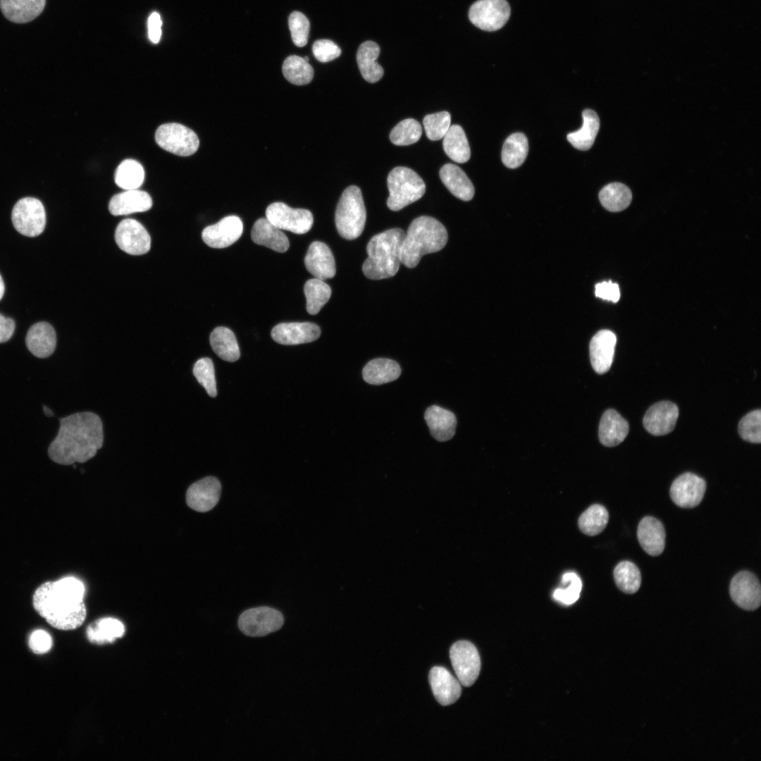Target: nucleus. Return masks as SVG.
<instances>
[{
    "label": "nucleus",
    "instance_id": "1",
    "mask_svg": "<svg viewBox=\"0 0 761 761\" xmlns=\"http://www.w3.org/2000/svg\"><path fill=\"white\" fill-rule=\"evenodd\" d=\"M56 438L48 448L49 458L61 465L83 463L94 457L104 441L100 417L91 412H82L59 419Z\"/></svg>",
    "mask_w": 761,
    "mask_h": 761
},
{
    "label": "nucleus",
    "instance_id": "2",
    "mask_svg": "<svg viewBox=\"0 0 761 761\" xmlns=\"http://www.w3.org/2000/svg\"><path fill=\"white\" fill-rule=\"evenodd\" d=\"M85 591L83 583L73 576L47 581L35 591L33 606L53 627L73 630L81 626L86 617Z\"/></svg>",
    "mask_w": 761,
    "mask_h": 761
},
{
    "label": "nucleus",
    "instance_id": "3",
    "mask_svg": "<svg viewBox=\"0 0 761 761\" xmlns=\"http://www.w3.org/2000/svg\"><path fill=\"white\" fill-rule=\"evenodd\" d=\"M447 240V230L440 221L431 216H419L411 223L404 235L400 261L407 268H414L423 256L441 250Z\"/></svg>",
    "mask_w": 761,
    "mask_h": 761
},
{
    "label": "nucleus",
    "instance_id": "4",
    "mask_svg": "<svg viewBox=\"0 0 761 761\" xmlns=\"http://www.w3.org/2000/svg\"><path fill=\"white\" fill-rule=\"evenodd\" d=\"M405 235L399 228L386 230L373 236L366 246L368 257L362 265L365 276L381 280L394 276L400 265L401 246Z\"/></svg>",
    "mask_w": 761,
    "mask_h": 761
},
{
    "label": "nucleus",
    "instance_id": "5",
    "mask_svg": "<svg viewBox=\"0 0 761 761\" xmlns=\"http://www.w3.org/2000/svg\"><path fill=\"white\" fill-rule=\"evenodd\" d=\"M366 218L361 190L355 185L347 187L338 203L335 222L338 233L347 240L357 238L363 232Z\"/></svg>",
    "mask_w": 761,
    "mask_h": 761
},
{
    "label": "nucleus",
    "instance_id": "6",
    "mask_svg": "<svg viewBox=\"0 0 761 761\" xmlns=\"http://www.w3.org/2000/svg\"><path fill=\"white\" fill-rule=\"evenodd\" d=\"M389 197L387 206L392 211H399L419 200L424 194L426 185L422 178L412 169L398 166L388 176Z\"/></svg>",
    "mask_w": 761,
    "mask_h": 761
},
{
    "label": "nucleus",
    "instance_id": "7",
    "mask_svg": "<svg viewBox=\"0 0 761 761\" xmlns=\"http://www.w3.org/2000/svg\"><path fill=\"white\" fill-rule=\"evenodd\" d=\"M155 140L162 149L181 156L194 154L199 145V138L192 130L176 123L160 125L156 131Z\"/></svg>",
    "mask_w": 761,
    "mask_h": 761
},
{
    "label": "nucleus",
    "instance_id": "8",
    "mask_svg": "<svg viewBox=\"0 0 761 761\" xmlns=\"http://www.w3.org/2000/svg\"><path fill=\"white\" fill-rule=\"evenodd\" d=\"M284 624L282 613L274 608L261 606L248 609L239 617L240 631L251 637L265 636L281 629Z\"/></svg>",
    "mask_w": 761,
    "mask_h": 761
},
{
    "label": "nucleus",
    "instance_id": "9",
    "mask_svg": "<svg viewBox=\"0 0 761 761\" xmlns=\"http://www.w3.org/2000/svg\"><path fill=\"white\" fill-rule=\"evenodd\" d=\"M11 220L15 229L19 233L27 237H36L45 228L44 207L38 199L24 197L14 205Z\"/></svg>",
    "mask_w": 761,
    "mask_h": 761
},
{
    "label": "nucleus",
    "instance_id": "10",
    "mask_svg": "<svg viewBox=\"0 0 761 761\" xmlns=\"http://www.w3.org/2000/svg\"><path fill=\"white\" fill-rule=\"evenodd\" d=\"M510 16L506 0H478L469 8V18L477 27L495 31L505 25Z\"/></svg>",
    "mask_w": 761,
    "mask_h": 761
},
{
    "label": "nucleus",
    "instance_id": "11",
    "mask_svg": "<svg viewBox=\"0 0 761 761\" xmlns=\"http://www.w3.org/2000/svg\"><path fill=\"white\" fill-rule=\"evenodd\" d=\"M450 657L458 681L464 686H471L478 676L481 660L475 645L467 641L454 643Z\"/></svg>",
    "mask_w": 761,
    "mask_h": 761
},
{
    "label": "nucleus",
    "instance_id": "12",
    "mask_svg": "<svg viewBox=\"0 0 761 761\" xmlns=\"http://www.w3.org/2000/svg\"><path fill=\"white\" fill-rule=\"evenodd\" d=\"M266 218L280 230L295 234L307 233L313 225L311 212L304 209H292L283 202L271 204L266 210Z\"/></svg>",
    "mask_w": 761,
    "mask_h": 761
},
{
    "label": "nucleus",
    "instance_id": "13",
    "mask_svg": "<svg viewBox=\"0 0 761 761\" xmlns=\"http://www.w3.org/2000/svg\"><path fill=\"white\" fill-rule=\"evenodd\" d=\"M115 240L120 249L131 255H141L149 252L150 236L137 221L126 218L121 221L115 232Z\"/></svg>",
    "mask_w": 761,
    "mask_h": 761
},
{
    "label": "nucleus",
    "instance_id": "14",
    "mask_svg": "<svg viewBox=\"0 0 761 761\" xmlns=\"http://www.w3.org/2000/svg\"><path fill=\"white\" fill-rule=\"evenodd\" d=\"M706 483L703 478L693 473L679 476L670 488V497L675 505L683 508L698 506L703 499Z\"/></svg>",
    "mask_w": 761,
    "mask_h": 761
},
{
    "label": "nucleus",
    "instance_id": "15",
    "mask_svg": "<svg viewBox=\"0 0 761 761\" xmlns=\"http://www.w3.org/2000/svg\"><path fill=\"white\" fill-rule=\"evenodd\" d=\"M729 593L732 600L743 610L753 611L760 606V583L750 571L737 573L731 581Z\"/></svg>",
    "mask_w": 761,
    "mask_h": 761
},
{
    "label": "nucleus",
    "instance_id": "16",
    "mask_svg": "<svg viewBox=\"0 0 761 761\" xmlns=\"http://www.w3.org/2000/svg\"><path fill=\"white\" fill-rule=\"evenodd\" d=\"M221 492L220 481L214 476H207L192 483L186 493L187 505L199 512H206L218 503Z\"/></svg>",
    "mask_w": 761,
    "mask_h": 761
},
{
    "label": "nucleus",
    "instance_id": "17",
    "mask_svg": "<svg viewBox=\"0 0 761 761\" xmlns=\"http://www.w3.org/2000/svg\"><path fill=\"white\" fill-rule=\"evenodd\" d=\"M242 231L241 219L237 216H228L217 223L206 227L202 233V237L208 246L221 249L235 242Z\"/></svg>",
    "mask_w": 761,
    "mask_h": 761
},
{
    "label": "nucleus",
    "instance_id": "18",
    "mask_svg": "<svg viewBox=\"0 0 761 761\" xmlns=\"http://www.w3.org/2000/svg\"><path fill=\"white\" fill-rule=\"evenodd\" d=\"M679 416V408L673 402L662 401L652 405L643 417L646 431L654 435H664L672 432Z\"/></svg>",
    "mask_w": 761,
    "mask_h": 761
},
{
    "label": "nucleus",
    "instance_id": "19",
    "mask_svg": "<svg viewBox=\"0 0 761 761\" xmlns=\"http://www.w3.org/2000/svg\"><path fill=\"white\" fill-rule=\"evenodd\" d=\"M276 342L295 345L313 342L321 335L318 326L310 322L281 323L274 326L271 333Z\"/></svg>",
    "mask_w": 761,
    "mask_h": 761
},
{
    "label": "nucleus",
    "instance_id": "20",
    "mask_svg": "<svg viewBox=\"0 0 761 761\" xmlns=\"http://www.w3.org/2000/svg\"><path fill=\"white\" fill-rule=\"evenodd\" d=\"M617 342L615 334L609 330L598 331L589 345L590 363L598 374L607 372L612 364Z\"/></svg>",
    "mask_w": 761,
    "mask_h": 761
},
{
    "label": "nucleus",
    "instance_id": "21",
    "mask_svg": "<svg viewBox=\"0 0 761 761\" xmlns=\"http://www.w3.org/2000/svg\"><path fill=\"white\" fill-rule=\"evenodd\" d=\"M307 271L315 278L322 280L334 277L336 272L335 262L330 249L323 242H312L304 257Z\"/></svg>",
    "mask_w": 761,
    "mask_h": 761
},
{
    "label": "nucleus",
    "instance_id": "22",
    "mask_svg": "<svg viewBox=\"0 0 761 761\" xmlns=\"http://www.w3.org/2000/svg\"><path fill=\"white\" fill-rule=\"evenodd\" d=\"M429 681L435 699L443 706L455 703L461 695L459 681L443 667H434L431 669Z\"/></svg>",
    "mask_w": 761,
    "mask_h": 761
},
{
    "label": "nucleus",
    "instance_id": "23",
    "mask_svg": "<svg viewBox=\"0 0 761 761\" xmlns=\"http://www.w3.org/2000/svg\"><path fill=\"white\" fill-rule=\"evenodd\" d=\"M25 344L28 350L36 357H50L56 346V334L52 326L45 321L33 324L27 330Z\"/></svg>",
    "mask_w": 761,
    "mask_h": 761
},
{
    "label": "nucleus",
    "instance_id": "24",
    "mask_svg": "<svg viewBox=\"0 0 761 761\" xmlns=\"http://www.w3.org/2000/svg\"><path fill=\"white\" fill-rule=\"evenodd\" d=\"M637 537L641 547L651 556L662 554L665 546V530L658 519L653 516L643 517L639 522Z\"/></svg>",
    "mask_w": 761,
    "mask_h": 761
},
{
    "label": "nucleus",
    "instance_id": "25",
    "mask_svg": "<svg viewBox=\"0 0 761 761\" xmlns=\"http://www.w3.org/2000/svg\"><path fill=\"white\" fill-rule=\"evenodd\" d=\"M151 206L152 199L150 195L138 189L128 190L117 194L111 197L109 204V211L114 216L144 212Z\"/></svg>",
    "mask_w": 761,
    "mask_h": 761
},
{
    "label": "nucleus",
    "instance_id": "26",
    "mask_svg": "<svg viewBox=\"0 0 761 761\" xmlns=\"http://www.w3.org/2000/svg\"><path fill=\"white\" fill-rule=\"evenodd\" d=\"M424 419L431 435L438 441L445 442L454 436L457 418L451 411L432 405L426 409Z\"/></svg>",
    "mask_w": 761,
    "mask_h": 761
},
{
    "label": "nucleus",
    "instance_id": "27",
    "mask_svg": "<svg viewBox=\"0 0 761 761\" xmlns=\"http://www.w3.org/2000/svg\"><path fill=\"white\" fill-rule=\"evenodd\" d=\"M628 422L614 409L606 410L602 414L598 430L600 443L606 447L620 444L629 433Z\"/></svg>",
    "mask_w": 761,
    "mask_h": 761
},
{
    "label": "nucleus",
    "instance_id": "28",
    "mask_svg": "<svg viewBox=\"0 0 761 761\" xmlns=\"http://www.w3.org/2000/svg\"><path fill=\"white\" fill-rule=\"evenodd\" d=\"M251 237L254 243L280 253L286 252L290 246L287 236L266 218L256 221Z\"/></svg>",
    "mask_w": 761,
    "mask_h": 761
},
{
    "label": "nucleus",
    "instance_id": "29",
    "mask_svg": "<svg viewBox=\"0 0 761 761\" xmlns=\"http://www.w3.org/2000/svg\"><path fill=\"white\" fill-rule=\"evenodd\" d=\"M439 173L442 182L454 196L463 201H469L473 198L474 185L459 166L452 163L445 164Z\"/></svg>",
    "mask_w": 761,
    "mask_h": 761
},
{
    "label": "nucleus",
    "instance_id": "30",
    "mask_svg": "<svg viewBox=\"0 0 761 761\" xmlns=\"http://www.w3.org/2000/svg\"><path fill=\"white\" fill-rule=\"evenodd\" d=\"M46 0H0L1 10L9 20L25 23L36 18L43 11Z\"/></svg>",
    "mask_w": 761,
    "mask_h": 761
},
{
    "label": "nucleus",
    "instance_id": "31",
    "mask_svg": "<svg viewBox=\"0 0 761 761\" xmlns=\"http://www.w3.org/2000/svg\"><path fill=\"white\" fill-rule=\"evenodd\" d=\"M380 54L379 46L373 41L361 44L357 53V61L364 79L371 83L378 81L383 75V68L376 62Z\"/></svg>",
    "mask_w": 761,
    "mask_h": 761
},
{
    "label": "nucleus",
    "instance_id": "32",
    "mask_svg": "<svg viewBox=\"0 0 761 761\" xmlns=\"http://www.w3.org/2000/svg\"><path fill=\"white\" fill-rule=\"evenodd\" d=\"M401 369L397 362L385 358L369 361L362 370L364 380L371 385H382L399 378Z\"/></svg>",
    "mask_w": 761,
    "mask_h": 761
},
{
    "label": "nucleus",
    "instance_id": "33",
    "mask_svg": "<svg viewBox=\"0 0 761 761\" xmlns=\"http://www.w3.org/2000/svg\"><path fill=\"white\" fill-rule=\"evenodd\" d=\"M582 127L567 135L569 142L579 150L586 151L593 144L600 128V119L592 109H585L582 113Z\"/></svg>",
    "mask_w": 761,
    "mask_h": 761
},
{
    "label": "nucleus",
    "instance_id": "34",
    "mask_svg": "<svg viewBox=\"0 0 761 761\" xmlns=\"http://www.w3.org/2000/svg\"><path fill=\"white\" fill-rule=\"evenodd\" d=\"M445 154L454 161L463 163L471 156L469 144L463 128L459 125H450L443 137Z\"/></svg>",
    "mask_w": 761,
    "mask_h": 761
},
{
    "label": "nucleus",
    "instance_id": "35",
    "mask_svg": "<svg viewBox=\"0 0 761 761\" xmlns=\"http://www.w3.org/2000/svg\"><path fill=\"white\" fill-rule=\"evenodd\" d=\"M213 351L222 359L233 362L240 357L238 344L233 332L223 326L216 328L210 335Z\"/></svg>",
    "mask_w": 761,
    "mask_h": 761
},
{
    "label": "nucleus",
    "instance_id": "36",
    "mask_svg": "<svg viewBox=\"0 0 761 761\" xmlns=\"http://www.w3.org/2000/svg\"><path fill=\"white\" fill-rule=\"evenodd\" d=\"M125 633L123 624L118 619L106 617L92 623L87 629V636L93 643H112Z\"/></svg>",
    "mask_w": 761,
    "mask_h": 761
},
{
    "label": "nucleus",
    "instance_id": "37",
    "mask_svg": "<svg viewBox=\"0 0 761 761\" xmlns=\"http://www.w3.org/2000/svg\"><path fill=\"white\" fill-rule=\"evenodd\" d=\"M528 152V142L521 132L510 135L505 141L502 149V163L509 168H516L525 161Z\"/></svg>",
    "mask_w": 761,
    "mask_h": 761
},
{
    "label": "nucleus",
    "instance_id": "38",
    "mask_svg": "<svg viewBox=\"0 0 761 761\" xmlns=\"http://www.w3.org/2000/svg\"><path fill=\"white\" fill-rule=\"evenodd\" d=\"M599 199L607 210L618 212L629 206L632 194L630 189L624 184L612 182L602 188L599 192Z\"/></svg>",
    "mask_w": 761,
    "mask_h": 761
},
{
    "label": "nucleus",
    "instance_id": "39",
    "mask_svg": "<svg viewBox=\"0 0 761 761\" xmlns=\"http://www.w3.org/2000/svg\"><path fill=\"white\" fill-rule=\"evenodd\" d=\"M115 182L120 188L138 189L144 180V170L137 161L128 159L123 161L115 172Z\"/></svg>",
    "mask_w": 761,
    "mask_h": 761
},
{
    "label": "nucleus",
    "instance_id": "40",
    "mask_svg": "<svg viewBox=\"0 0 761 761\" xmlns=\"http://www.w3.org/2000/svg\"><path fill=\"white\" fill-rule=\"evenodd\" d=\"M304 292L307 299V311L311 315L317 314L331 295L330 286L316 278L309 279L305 283Z\"/></svg>",
    "mask_w": 761,
    "mask_h": 761
},
{
    "label": "nucleus",
    "instance_id": "41",
    "mask_svg": "<svg viewBox=\"0 0 761 761\" xmlns=\"http://www.w3.org/2000/svg\"><path fill=\"white\" fill-rule=\"evenodd\" d=\"M608 521L609 513L606 508L601 505L594 504L581 514L578 524L581 532L593 536L605 529Z\"/></svg>",
    "mask_w": 761,
    "mask_h": 761
},
{
    "label": "nucleus",
    "instance_id": "42",
    "mask_svg": "<svg viewBox=\"0 0 761 761\" xmlns=\"http://www.w3.org/2000/svg\"><path fill=\"white\" fill-rule=\"evenodd\" d=\"M282 70L286 80L296 85H307L314 77V70L309 62L296 55L285 58Z\"/></svg>",
    "mask_w": 761,
    "mask_h": 761
},
{
    "label": "nucleus",
    "instance_id": "43",
    "mask_svg": "<svg viewBox=\"0 0 761 761\" xmlns=\"http://www.w3.org/2000/svg\"><path fill=\"white\" fill-rule=\"evenodd\" d=\"M615 583L622 592L633 594L641 583V574L637 566L630 561L619 562L614 569Z\"/></svg>",
    "mask_w": 761,
    "mask_h": 761
},
{
    "label": "nucleus",
    "instance_id": "44",
    "mask_svg": "<svg viewBox=\"0 0 761 761\" xmlns=\"http://www.w3.org/2000/svg\"><path fill=\"white\" fill-rule=\"evenodd\" d=\"M422 134L421 124L413 118L400 121L391 130L390 140L395 145L407 146L419 141Z\"/></svg>",
    "mask_w": 761,
    "mask_h": 761
},
{
    "label": "nucleus",
    "instance_id": "45",
    "mask_svg": "<svg viewBox=\"0 0 761 761\" xmlns=\"http://www.w3.org/2000/svg\"><path fill=\"white\" fill-rule=\"evenodd\" d=\"M451 116L447 111H440L426 115L423 124L427 137L433 141L442 139L451 124Z\"/></svg>",
    "mask_w": 761,
    "mask_h": 761
},
{
    "label": "nucleus",
    "instance_id": "46",
    "mask_svg": "<svg viewBox=\"0 0 761 761\" xmlns=\"http://www.w3.org/2000/svg\"><path fill=\"white\" fill-rule=\"evenodd\" d=\"M193 374L197 381L204 388L207 394L215 397L217 395L214 366L208 357L198 359L193 366Z\"/></svg>",
    "mask_w": 761,
    "mask_h": 761
},
{
    "label": "nucleus",
    "instance_id": "47",
    "mask_svg": "<svg viewBox=\"0 0 761 761\" xmlns=\"http://www.w3.org/2000/svg\"><path fill=\"white\" fill-rule=\"evenodd\" d=\"M740 436L752 443L761 442V411L753 410L744 416L738 423Z\"/></svg>",
    "mask_w": 761,
    "mask_h": 761
},
{
    "label": "nucleus",
    "instance_id": "48",
    "mask_svg": "<svg viewBox=\"0 0 761 761\" xmlns=\"http://www.w3.org/2000/svg\"><path fill=\"white\" fill-rule=\"evenodd\" d=\"M562 583L568 582L569 585L566 588H557L553 593V598L556 600L565 605L574 603L579 598L582 588V582L579 576L574 572H567L562 576Z\"/></svg>",
    "mask_w": 761,
    "mask_h": 761
},
{
    "label": "nucleus",
    "instance_id": "49",
    "mask_svg": "<svg viewBox=\"0 0 761 761\" xmlns=\"http://www.w3.org/2000/svg\"><path fill=\"white\" fill-rule=\"evenodd\" d=\"M288 25L293 43L299 47L307 44L310 23L299 11H293L289 16Z\"/></svg>",
    "mask_w": 761,
    "mask_h": 761
},
{
    "label": "nucleus",
    "instance_id": "50",
    "mask_svg": "<svg viewBox=\"0 0 761 761\" xmlns=\"http://www.w3.org/2000/svg\"><path fill=\"white\" fill-rule=\"evenodd\" d=\"M316 58L322 63L329 62L340 56V48L330 39H318L312 47Z\"/></svg>",
    "mask_w": 761,
    "mask_h": 761
},
{
    "label": "nucleus",
    "instance_id": "51",
    "mask_svg": "<svg viewBox=\"0 0 761 761\" xmlns=\"http://www.w3.org/2000/svg\"><path fill=\"white\" fill-rule=\"evenodd\" d=\"M53 641L50 634L44 630L34 631L29 638V646L36 654H44L50 650Z\"/></svg>",
    "mask_w": 761,
    "mask_h": 761
},
{
    "label": "nucleus",
    "instance_id": "52",
    "mask_svg": "<svg viewBox=\"0 0 761 761\" xmlns=\"http://www.w3.org/2000/svg\"><path fill=\"white\" fill-rule=\"evenodd\" d=\"M595 293L596 297L613 302H617L620 297L619 285L611 280L596 284Z\"/></svg>",
    "mask_w": 761,
    "mask_h": 761
},
{
    "label": "nucleus",
    "instance_id": "53",
    "mask_svg": "<svg viewBox=\"0 0 761 761\" xmlns=\"http://www.w3.org/2000/svg\"><path fill=\"white\" fill-rule=\"evenodd\" d=\"M161 25L162 21L159 13H152L148 18L147 27L149 38L154 44H157L161 39Z\"/></svg>",
    "mask_w": 761,
    "mask_h": 761
},
{
    "label": "nucleus",
    "instance_id": "54",
    "mask_svg": "<svg viewBox=\"0 0 761 761\" xmlns=\"http://www.w3.org/2000/svg\"><path fill=\"white\" fill-rule=\"evenodd\" d=\"M15 328V321L0 314V343L9 340L13 335Z\"/></svg>",
    "mask_w": 761,
    "mask_h": 761
},
{
    "label": "nucleus",
    "instance_id": "55",
    "mask_svg": "<svg viewBox=\"0 0 761 761\" xmlns=\"http://www.w3.org/2000/svg\"><path fill=\"white\" fill-rule=\"evenodd\" d=\"M4 291H5L4 283V280L2 279V277L0 275V300L1 299V298L4 296Z\"/></svg>",
    "mask_w": 761,
    "mask_h": 761
},
{
    "label": "nucleus",
    "instance_id": "56",
    "mask_svg": "<svg viewBox=\"0 0 761 761\" xmlns=\"http://www.w3.org/2000/svg\"><path fill=\"white\" fill-rule=\"evenodd\" d=\"M304 60L309 62V58L307 56L304 57Z\"/></svg>",
    "mask_w": 761,
    "mask_h": 761
}]
</instances>
